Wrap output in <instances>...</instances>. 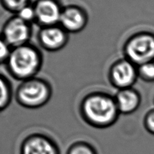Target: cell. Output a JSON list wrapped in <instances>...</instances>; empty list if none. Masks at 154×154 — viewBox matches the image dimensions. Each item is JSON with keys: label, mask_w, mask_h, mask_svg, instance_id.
Listing matches in <instances>:
<instances>
[{"label": "cell", "mask_w": 154, "mask_h": 154, "mask_svg": "<svg viewBox=\"0 0 154 154\" xmlns=\"http://www.w3.org/2000/svg\"><path fill=\"white\" fill-rule=\"evenodd\" d=\"M88 23V16L82 7L69 5L63 7L59 25L69 34L78 33L86 28Z\"/></svg>", "instance_id": "cell-9"}, {"label": "cell", "mask_w": 154, "mask_h": 154, "mask_svg": "<svg viewBox=\"0 0 154 154\" xmlns=\"http://www.w3.org/2000/svg\"><path fill=\"white\" fill-rule=\"evenodd\" d=\"M138 78L137 66L124 57L113 63L108 71L109 82L118 90L132 88Z\"/></svg>", "instance_id": "cell-5"}, {"label": "cell", "mask_w": 154, "mask_h": 154, "mask_svg": "<svg viewBox=\"0 0 154 154\" xmlns=\"http://www.w3.org/2000/svg\"><path fill=\"white\" fill-rule=\"evenodd\" d=\"M138 75L143 80L154 82V61L149 62L137 67Z\"/></svg>", "instance_id": "cell-14"}, {"label": "cell", "mask_w": 154, "mask_h": 154, "mask_svg": "<svg viewBox=\"0 0 154 154\" xmlns=\"http://www.w3.org/2000/svg\"><path fill=\"white\" fill-rule=\"evenodd\" d=\"M32 33V24L13 15L4 23L1 35L13 48L30 43Z\"/></svg>", "instance_id": "cell-6"}, {"label": "cell", "mask_w": 154, "mask_h": 154, "mask_svg": "<svg viewBox=\"0 0 154 154\" xmlns=\"http://www.w3.org/2000/svg\"><path fill=\"white\" fill-rule=\"evenodd\" d=\"M53 94L50 82L44 78H35L23 81L14 92L18 105L29 109H37L48 104Z\"/></svg>", "instance_id": "cell-3"}, {"label": "cell", "mask_w": 154, "mask_h": 154, "mask_svg": "<svg viewBox=\"0 0 154 154\" xmlns=\"http://www.w3.org/2000/svg\"><path fill=\"white\" fill-rule=\"evenodd\" d=\"M38 42L42 49L50 52L63 50L69 40V34L59 25L44 26L37 35Z\"/></svg>", "instance_id": "cell-7"}, {"label": "cell", "mask_w": 154, "mask_h": 154, "mask_svg": "<svg viewBox=\"0 0 154 154\" xmlns=\"http://www.w3.org/2000/svg\"><path fill=\"white\" fill-rule=\"evenodd\" d=\"M13 89L10 82L6 77L0 75V111L6 109L12 102Z\"/></svg>", "instance_id": "cell-12"}, {"label": "cell", "mask_w": 154, "mask_h": 154, "mask_svg": "<svg viewBox=\"0 0 154 154\" xmlns=\"http://www.w3.org/2000/svg\"><path fill=\"white\" fill-rule=\"evenodd\" d=\"M143 123L148 132L154 135V109L149 111L146 114Z\"/></svg>", "instance_id": "cell-18"}, {"label": "cell", "mask_w": 154, "mask_h": 154, "mask_svg": "<svg viewBox=\"0 0 154 154\" xmlns=\"http://www.w3.org/2000/svg\"><path fill=\"white\" fill-rule=\"evenodd\" d=\"M35 22L41 27L59 24L63 7L57 0H37L33 4Z\"/></svg>", "instance_id": "cell-10"}, {"label": "cell", "mask_w": 154, "mask_h": 154, "mask_svg": "<svg viewBox=\"0 0 154 154\" xmlns=\"http://www.w3.org/2000/svg\"><path fill=\"white\" fill-rule=\"evenodd\" d=\"M113 97L119 113L124 115L135 112L141 101L139 92L133 88L118 90Z\"/></svg>", "instance_id": "cell-11"}, {"label": "cell", "mask_w": 154, "mask_h": 154, "mask_svg": "<svg viewBox=\"0 0 154 154\" xmlns=\"http://www.w3.org/2000/svg\"><path fill=\"white\" fill-rule=\"evenodd\" d=\"M43 63L41 50L35 45L28 43L13 48L6 65L10 75L21 82L37 77Z\"/></svg>", "instance_id": "cell-2"}, {"label": "cell", "mask_w": 154, "mask_h": 154, "mask_svg": "<svg viewBox=\"0 0 154 154\" xmlns=\"http://www.w3.org/2000/svg\"><path fill=\"white\" fill-rule=\"evenodd\" d=\"M14 15H17L21 19L32 25L35 22V13L33 5H28Z\"/></svg>", "instance_id": "cell-16"}, {"label": "cell", "mask_w": 154, "mask_h": 154, "mask_svg": "<svg viewBox=\"0 0 154 154\" xmlns=\"http://www.w3.org/2000/svg\"><path fill=\"white\" fill-rule=\"evenodd\" d=\"M124 58L137 67L154 61V35L148 32L135 33L123 46Z\"/></svg>", "instance_id": "cell-4"}, {"label": "cell", "mask_w": 154, "mask_h": 154, "mask_svg": "<svg viewBox=\"0 0 154 154\" xmlns=\"http://www.w3.org/2000/svg\"><path fill=\"white\" fill-rule=\"evenodd\" d=\"M20 154H60V151L57 143L51 137L35 132L23 139Z\"/></svg>", "instance_id": "cell-8"}, {"label": "cell", "mask_w": 154, "mask_h": 154, "mask_svg": "<svg viewBox=\"0 0 154 154\" xmlns=\"http://www.w3.org/2000/svg\"><path fill=\"white\" fill-rule=\"evenodd\" d=\"M30 0H1L4 8L16 14L23 8L30 4Z\"/></svg>", "instance_id": "cell-15"}, {"label": "cell", "mask_w": 154, "mask_h": 154, "mask_svg": "<svg viewBox=\"0 0 154 154\" xmlns=\"http://www.w3.org/2000/svg\"><path fill=\"white\" fill-rule=\"evenodd\" d=\"M66 154H98L93 145L84 140H78L68 148Z\"/></svg>", "instance_id": "cell-13"}, {"label": "cell", "mask_w": 154, "mask_h": 154, "mask_svg": "<svg viewBox=\"0 0 154 154\" xmlns=\"http://www.w3.org/2000/svg\"><path fill=\"white\" fill-rule=\"evenodd\" d=\"M82 119L95 128H109L120 115L113 96L103 91H94L82 98L79 105Z\"/></svg>", "instance_id": "cell-1"}, {"label": "cell", "mask_w": 154, "mask_h": 154, "mask_svg": "<svg viewBox=\"0 0 154 154\" xmlns=\"http://www.w3.org/2000/svg\"><path fill=\"white\" fill-rule=\"evenodd\" d=\"M12 48L5 40V39L0 35V64L5 63L9 58Z\"/></svg>", "instance_id": "cell-17"}]
</instances>
